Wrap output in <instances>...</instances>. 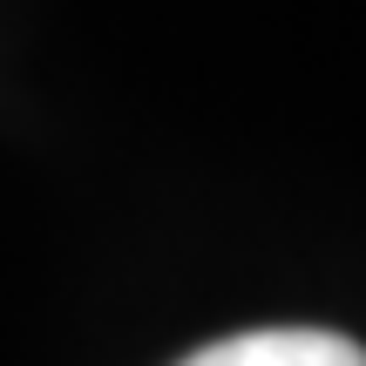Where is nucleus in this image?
<instances>
[{
    "label": "nucleus",
    "mask_w": 366,
    "mask_h": 366,
    "mask_svg": "<svg viewBox=\"0 0 366 366\" xmlns=\"http://www.w3.org/2000/svg\"><path fill=\"white\" fill-rule=\"evenodd\" d=\"M183 366H366V346H353L346 332H319V326H272V332L217 340Z\"/></svg>",
    "instance_id": "1"
}]
</instances>
